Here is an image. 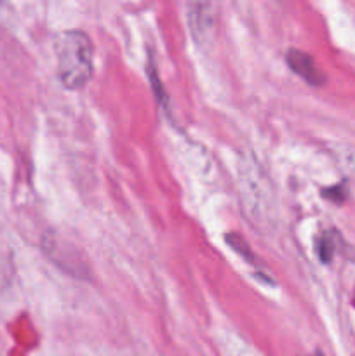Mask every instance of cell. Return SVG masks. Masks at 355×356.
Listing matches in <instances>:
<instances>
[{"instance_id": "cell-1", "label": "cell", "mask_w": 355, "mask_h": 356, "mask_svg": "<svg viewBox=\"0 0 355 356\" xmlns=\"http://www.w3.org/2000/svg\"><path fill=\"white\" fill-rule=\"evenodd\" d=\"M58 76L70 90L82 89L93 76V44L80 30L59 31L54 37Z\"/></svg>"}, {"instance_id": "cell-2", "label": "cell", "mask_w": 355, "mask_h": 356, "mask_svg": "<svg viewBox=\"0 0 355 356\" xmlns=\"http://www.w3.org/2000/svg\"><path fill=\"white\" fill-rule=\"evenodd\" d=\"M285 63L308 86L319 87L324 86V82H326V75L317 68L315 61L306 52L298 51V49H289L287 54H285Z\"/></svg>"}, {"instance_id": "cell-3", "label": "cell", "mask_w": 355, "mask_h": 356, "mask_svg": "<svg viewBox=\"0 0 355 356\" xmlns=\"http://www.w3.org/2000/svg\"><path fill=\"white\" fill-rule=\"evenodd\" d=\"M188 21H190V31L197 40L207 37L214 26V16H212L211 3L195 2L188 6Z\"/></svg>"}, {"instance_id": "cell-4", "label": "cell", "mask_w": 355, "mask_h": 356, "mask_svg": "<svg viewBox=\"0 0 355 356\" xmlns=\"http://www.w3.org/2000/svg\"><path fill=\"white\" fill-rule=\"evenodd\" d=\"M336 242L338 235L334 232H327L317 240V254H319L322 263H329L333 259L334 252H336Z\"/></svg>"}, {"instance_id": "cell-5", "label": "cell", "mask_w": 355, "mask_h": 356, "mask_svg": "<svg viewBox=\"0 0 355 356\" xmlns=\"http://www.w3.org/2000/svg\"><path fill=\"white\" fill-rule=\"evenodd\" d=\"M225 240H226V243H228V245L232 247V249L235 250L237 254H239V256H242L244 259L249 261L251 264L254 263V256H253V252H251L249 245H247V243L244 242V240L240 238L239 235H233V233H228Z\"/></svg>"}, {"instance_id": "cell-6", "label": "cell", "mask_w": 355, "mask_h": 356, "mask_svg": "<svg viewBox=\"0 0 355 356\" xmlns=\"http://www.w3.org/2000/svg\"><path fill=\"white\" fill-rule=\"evenodd\" d=\"M322 197L331 202H336V204H341L347 198V186H345V183H341L336 184V186L327 188V190L322 191Z\"/></svg>"}, {"instance_id": "cell-7", "label": "cell", "mask_w": 355, "mask_h": 356, "mask_svg": "<svg viewBox=\"0 0 355 356\" xmlns=\"http://www.w3.org/2000/svg\"><path fill=\"white\" fill-rule=\"evenodd\" d=\"M310 356H324V355L320 353V351H315V353H313V355H310Z\"/></svg>"}]
</instances>
